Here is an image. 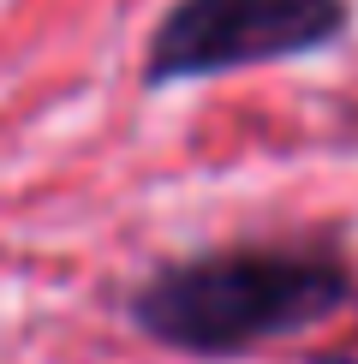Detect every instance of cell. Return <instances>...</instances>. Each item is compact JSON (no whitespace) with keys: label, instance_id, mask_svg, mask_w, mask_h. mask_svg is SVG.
Returning <instances> with one entry per match:
<instances>
[{"label":"cell","instance_id":"6da1fadb","mask_svg":"<svg viewBox=\"0 0 358 364\" xmlns=\"http://www.w3.org/2000/svg\"><path fill=\"white\" fill-rule=\"evenodd\" d=\"M352 281L322 251H209L161 269L138 293V323L173 353L227 358L245 346L305 335L347 305Z\"/></svg>","mask_w":358,"mask_h":364},{"label":"cell","instance_id":"7a4b0ae2","mask_svg":"<svg viewBox=\"0 0 358 364\" xmlns=\"http://www.w3.org/2000/svg\"><path fill=\"white\" fill-rule=\"evenodd\" d=\"M347 0H179L149 42V84L293 60L340 36Z\"/></svg>","mask_w":358,"mask_h":364}]
</instances>
